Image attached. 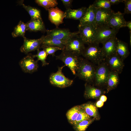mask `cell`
<instances>
[{
	"mask_svg": "<svg viewBox=\"0 0 131 131\" xmlns=\"http://www.w3.org/2000/svg\"><path fill=\"white\" fill-rule=\"evenodd\" d=\"M32 56L28 55L19 62V65L24 72L32 73L36 71L38 69L37 61L35 60Z\"/></svg>",
	"mask_w": 131,
	"mask_h": 131,
	"instance_id": "13",
	"label": "cell"
},
{
	"mask_svg": "<svg viewBox=\"0 0 131 131\" xmlns=\"http://www.w3.org/2000/svg\"><path fill=\"white\" fill-rule=\"evenodd\" d=\"M94 120L90 119L82 121L74 125V128L76 131H85Z\"/></svg>",
	"mask_w": 131,
	"mask_h": 131,
	"instance_id": "29",
	"label": "cell"
},
{
	"mask_svg": "<svg viewBox=\"0 0 131 131\" xmlns=\"http://www.w3.org/2000/svg\"><path fill=\"white\" fill-rule=\"evenodd\" d=\"M111 5L117 4L119 3L123 2V0H109Z\"/></svg>",
	"mask_w": 131,
	"mask_h": 131,
	"instance_id": "36",
	"label": "cell"
},
{
	"mask_svg": "<svg viewBox=\"0 0 131 131\" xmlns=\"http://www.w3.org/2000/svg\"><path fill=\"white\" fill-rule=\"evenodd\" d=\"M110 70L104 60L97 65L93 82L98 86L106 85Z\"/></svg>",
	"mask_w": 131,
	"mask_h": 131,
	"instance_id": "6",
	"label": "cell"
},
{
	"mask_svg": "<svg viewBox=\"0 0 131 131\" xmlns=\"http://www.w3.org/2000/svg\"><path fill=\"white\" fill-rule=\"evenodd\" d=\"M65 65L58 67L57 71L52 73L49 77V82L52 85L61 88H63L70 86L73 81L66 77L62 72Z\"/></svg>",
	"mask_w": 131,
	"mask_h": 131,
	"instance_id": "5",
	"label": "cell"
},
{
	"mask_svg": "<svg viewBox=\"0 0 131 131\" xmlns=\"http://www.w3.org/2000/svg\"><path fill=\"white\" fill-rule=\"evenodd\" d=\"M84 45L78 34L66 41L64 50L71 51L80 56L82 55L85 48Z\"/></svg>",
	"mask_w": 131,
	"mask_h": 131,
	"instance_id": "7",
	"label": "cell"
},
{
	"mask_svg": "<svg viewBox=\"0 0 131 131\" xmlns=\"http://www.w3.org/2000/svg\"><path fill=\"white\" fill-rule=\"evenodd\" d=\"M37 53L35 55L32 56L34 58L37 57V60L41 61L42 63V66H45L49 64V63L46 61V59L48 55L43 50H40L39 49L37 50Z\"/></svg>",
	"mask_w": 131,
	"mask_h": 131,
	"instance_id": "30",
	"label": "cell"
},
{
	"mask_svg": "<svg viewBox=\"0 0 131 131\" xmlns=\"http://www.w3.org/2000/svg\"><path fill=\"white\" fill-rule=\"evenodd\" d=\"M35 1L39 5L43 7L47 10L56 7L58 4L56 0H36Z\"/></svg>",
	"mask_w": 131,
	"mask_h": 131,
	"instance_id": "28",
	"label": "cell"
},
{
	"mask_svg": "<svg viewBox=\"0 0 131 131\" xmlns=\"http://www.w3.org/2000/svg\"><path fill=\"white\" fill-rule=\"evenodd\" d=\"M27 30L26 24L20 21L14 28L12 35L13 37L21 36L24 38L25 37V34Z\"/></svg>",
	"mask_w": 131,
	"mask_h": 131,
	"instance_id": "25",
	"label": "cell"
},
{
	"mask_svg": "<svg viewBox=\"0 0 131 131\" xmlns=\"http://www.w3.org/2000/svg\"><path fill=\"white\" fill-rule=\"evenodd\" d=\"M110 70L119 74L122 72L124 66V61L116 53L105 58L104 60Z\"/></svg>",
	"mask_w": 131,
	"mask_h": 131,
	"instance_id": "10",
	"label": "cell"
},
{
	"mask_svg": "<svg viewBox=\"0 0 131 131\" xmlns=\"http://www.w3.org/2000/svg\"><path fill=\"white\" fill-rule=\"evenodd\" d=\"M45 36L43 35L39 39H29L25 37L24 38L23 44L20 49L21 52L27 54L30 52L39 49Z\"/></svg>",
	"mask_w": 131,
	"mask_h": 131,
	"instance_id": "12",
	"label": "cell"
},
{
	"mask_svg": "<svg viewBox=\"0 0 131 131\" xmlns=\"http://www.w3.org/2000/svg\"><path fill=\"white\" fill-rule=\"evenodd\" d=\"M26 24L27 30L33 32H44L46 30L42 18L31 19Z\"/></svg>",
	"mask_w": 131,
	"mask_h": 131,
	"instance_id": "19",
	"label": "cell"
},
{
	"mask_svg": "<svg viewBox=\"0 0 131 131\" xmlns=\"http://www.w3.org/2000/svg\"><path fill=\"white\" fill-rule=\"evenodd\" d=\"M79 35L85 44L95 42L97 27L95 25H80L78 26Z\"/></svg>",
	"mask_w": 131,
	"mask_h": 131,
	"instance_id": "4",
	"label": "cell"
},
{
	"mask_svg": "<svg viewBox=\"0 0 131 131\" xmlns=\"http://www.w3.org/2000/svg\"><path fill=\"white\" fill-rule=\"evenodd\" d=\"M119 30L113 29L106 26L97 27L95 42L102 43L109 39L116 36Z\"/></svg>",
	"mask_w": 131,
	"mask_h": 131,
	"instance_id": "9",
	"label": "cell"
},
{
	"mask_svg": "<svg viewBox=\"0 0 131 131\" xmlns=\"http://www.w3.org/2000/svg\"><path fill=\"white\" fill-rule=\"evenodd\" d=\"M49 19L50 22L55 25L56 28L63 23V19L65 18V12L57 7L49 8L48 10Z\"/></svg>",
	"mask_w": 131,
	"mask_h": 131,
	"instance_id": "15",
	"label": "cell"
},
{
	"mask_svg": "<svg viewBox=\"0 0 131 131\" xmlns=\"http://www.w3.org/2000/svg\"><path fill=\"white\" fill-rule=\"evenodd\" d=\"M116 41V53L124 61L130 54L128 44L117 38Z\"/></svg>",
	"mask_w": 131,
	"mask_h": 131,
	"instance_id": "20",
	"label": "cell"
},
{
	"mask_svg": "<svg viewBox=\"0 0 131 131\" xmlns=\"http://www.w3.org/2000/svg\"><path fill=\"white\" fill-rule=\"evenodd\" d=\"M107 99L105 95H102L100 96V100L103 102L106 101Z\"/></svg>",
	"mask_w": 131,
	"mask_h": 131,
	"instance_id": "39",
	"label": "cell"
},
{
	"mask_svg": "<svg viewBox=\"0 0 131 131\" xmlns=\"http://www.w3.org/2000/svg\"><path fill=\"white\" fill-rule=\"evenodd\" d=\"M87 8L84 7L76 9L71 8L67 9L65 12V18L80 21L85 15Z\"/></svg>",
	"mask_w": 131,
	"mask_h": 131,
	"instance_id": "18",
	"label": "cell"
},
{
	"mask_svg": "<svg viewBox=\"0 0 131 131\" xmlns=\"http://www.w3.org/2000/svg\"><path fill=\"white\" fill-rule=\"evenodd\" d=\"M42 48L48 55H51L53 57L55 56V53L59 50H61L60 48L56 47L45 46H41Z\"/></svg>",
	"mask_w": 131,
	"mask_h": 131,
	"instance_id": "33",
	"label": "cell"
},
{
	"mask_svg": "<svg viewBox=\"0 0 131 131\" xmlns=\"http://www.w3.org/2000/svg\"><path fill=\"white\" fill-rule=\"evenodd\" d=\"M99 44L95 42L89 45L85 48L82 55L84 58L97 65L104 61L105 58Z\"/></svg>",
	"mask_w": 131,
	"mask_h": 131,
	"instance_id": "2",
	"label": "cell"
},
{
	"mask_svg": "<svg viewBox=\"0 0 131 131\" xmlns=\"http://www.w3.org/2000/svg\"><path fill=\"white\" fill-rule=\"evenodd\" d=\"M116 37L110 38L102 43L101 48L105 58L116 53Z\"/></svg>",
	"mask_w": 131,
	"mask_h": 131,
	"instance_id": "17",
	"label": "cell"
},
{
	"mask_svg": "<svg viewBox=\"0 0 131 131\" xmlns=\"http://www.w3.org/2000/svg\"><path fill=\"white\" fill-rule=\"evenodd\" d=\"M66 41L51 38L45 36L41 47L49 46L58 47L62 51L65 49Z\"/></svg>",
	"mask_w": 131,
	"mask_h": 131,
	"instance_id": "21",
	"label": "cell"
},
{
	"mask_svg": "<svg viewBox=\"0 0 131 131\" xmlns=\"http://www.w3.org/2000/svg\"><path fill=\"white\" fill-rule=\"evenodd\" d=\"M47 37L62 41H66L70 38L79 34L78 31L71 32L67 29L56 28L46 31Z\"/></svg>",
	"mask_w": 131,
	"mask_h": 131,
	"instance_id": "8",
	"label": "cell"
},
{
	"mask_svg": "<svg viewBox=\"0 0 131 131\" xmlns=\"http://www.w3.org/2000/svg\"><path fill=\"white\" fill-rule=\"evenodd\" d=\"M104 104V102L99 100L96 103V106L97 107H100L102 106Z\"/></svg>",
	"mask_w": 131,
	"mask_h": 131,
	"instance_id": "37",
	"label": "cell"
},
{
	"mask_svg": "<svg viewBox=\"0 0 131 131\" xmlns=\"http://www.w3.org/2000/svg\"><path fill=\"white\" fill-rule=\"evenodd\" d=\"M56 59L62 61L65 66L68 67L73 74L76 75L79 63V56L73 52L64 50L59 55L55 56Z\"/></svg>",
	"mask_w": 131,
	"mask_h": 131,
	"instance_id": "3",
	"label": "cell"
},
{
	"mask_svg": "<svg viewBox=\"0 0 131 131\" xmlns=\"http://www.w3.org/2000/svg\"><path fill=\"white\" fill-rule=\"evenodd\" d=\"M90 117L88 115L84 110L81 107L77 117L73 125H75L83 120L90 119Z\"/></svg>",
	"mask_w": 131,
	"mask_h": 131,
	"instance_id": "32",
	"label": "cell"
},
{
	"mask_svg": "<svg viewBox=\"0 0 131 131\" xmlns=\"http://www.w3.org/2000/svg\"><path fill=\"white\" fill-rule=\"evenodd\" d=\"M96 8L95 25L97 27L105 26L114 11L111 9Z\"/></svg>",
	"mask_w": 131,
	"mask_h": 131,
	"instance_id": "11",
	"label": "cell"
},
{
	"mask_svg": "<svg viewBox=\"0 0 131 131\" xmlns=\"http://www.w3.org/2000/svg\"><path fill=\"white\" fill-rule=\"evenodd\" d=\"M61 1L66 9L70 8L73 1L72 0H61Z\"/></svg>",
	"mask_w": 131,
	"mask_h": 131,
	"instance_id": "35",
	"label": "cell"
},
{
	"mask_svg": "<svg viewBox=\"0 0 131 131\" xmlns=\"http://www.w3.org/2000/svg\"><path fill=\"white\" fill-rule=\"evenodd\" d=\"M81 108L89 116L96 118L97 117V109L94 105L90 103H86L80 106Z\"/></svg>",
	"mask_w": 131,
	"mask_h": 131,
	"instance_id": "27",
	"label": "cell"
},
{
	"mask_svg": "<svg viewBox=\"0 0 131 131\" xmlns=\"http://www.w3.org/2000/svg\"><path fill=\"white\" fill-rule=\"evenodd\" d=\"M80 106H74L69 110L66 113V116L69 122L71 124H74L80 111Z\"/></svg>",
	"mask_w": 131,
	"mask_h": 131,
	"instance_id": "26",
	"label": "cell"
},
{
	"mask_svg": "<svg viewBox=\"0 0 131 131\" xmlns=\"http://www.w3.org/2000/svg\"><path fill=\"white\" fill-rule=\"evenodd\" d=\"M124 15L119 11L114 12L105 26L114 29H119L125 27L126 21L124 17Z\"/></svg>",
	"mask_w": 131,
	"mask_h": 131,
	"instance_id": "14",
	"label": "cell"
},
{
	"mask_svg": "<svg viewBox=\"0 0 131 131\" xmlns=\"http://www.w3.org/2000/svg\"><path fill=\"white\" fill-rule=\"evenodd\" d=\"M125 26L127 27L130 31H131V21H126Z\"/></svg>",
	"mask_w": 131,
	"mask_h": 131,
	"instance_id": "38",
	"label": "cell"
},
{
	"mask_svg": "<svg viewBox=\"0 0 131 131\" xmlns=\"http://www.w3.org/2000/svg\"><path fill=\"white\" fill-rule=\"evenodd\" d=\"M125 5L124 9V15L129 14L131 13V0H123V2Z\"/></svg>",
	"mask_w": 131,
	"mask_h": 131,
	"instance_id": "34",
	"label": "cell"
},
{
	"mask_svg": "<svg viewBox=\"0 0 131 131\" xmlns=\"http://www.w3.org/2000/svg\"><path fill=\"white\" fill-rule=\"evenodd\" d=\"M84 58L79 57L76 75L86 83L93 82L97 66Z\"/></svg>",
	"mask_w": 131,
	"mask_h": 131,
	"instance_id": "1",
	"label": "cell"
},
{
	"mask_svg": "<svg viewBox=\"0 0 131 131\" xmlns=\"http://www.w3.org/2000/svg\"><path fill=\"white\" fill-rule=\"evenodd\" d=\"M30 16L31 19L42 18L40 10L38 9L29 6H27L23 3L22 1L19 2Z\"/></svg>",
	"mask_w": 131,
	"mask_h": 131,
	"instance_id": "24",
	"label": "cell"
},
{
	"mask_svg": "<svg viewBox=\"0 0 131 131\" xmlns=\"http://www.w3.org/2000/svg\"><path fill=\"white\" fill-rule=\"evenodd\" d=\"M119 74L117 72L110 70L106 86L108 92L115 88L119 81Z\"/></svg>",
	"mask_w": 131,
	"mask_h": 131,
	"instance_id": "22",
	"label": "cell"
},
{
	"mask_svg": "<svg viewBox=\"0 0 131 131\" xmlns=\"http://www.w3.org/2000/svg\"><path fill=\"white\" fill-rule=\"evenodd\" d=\"M130 34V46H131V31H129Z\"/></svg>",
	"mask_w": 131,
	"mask_h": 131,
	"instance_id": "40",
	"label": "cell"
},
{
	"mask_svg": "<svg viewBox=\"0 0 131 131\" xmlns=\"http://www.w3.org/2000/svg\"><path fill=\"white\" fill-rule=\"evenodd\" d=\"M92 4L96 8L111 9V5L109 0H96Z\"/></svg>",
	"mask_w": 131,
	"mask_h": 131,
	"instance_id": "31",
	"label": "cell"
},
{
	"mask_svg": "<svg viewBox=\"0 0 131 131\" xmlns=\"http://www.w3.org/2000/svg\"><path fill=\"white\" fill-rule=\"evenodd\" d=\"M96 11V8L92 4L90 5L87 8L83 16L79 21L80 23L79 25H95Z\"/></svg>",
	"mask_w": 131,
	"mask_h": 131,
	"instance_id": "16",
	"label": "cell"
},
{
	"mask_svg": "<svg viewBox=\"0 0 131 131\" xmlns=\"http://www.w3.org/2000/svg\"><path fill=\"white\" fill-rule=\"evenodd\" d=\"M104 93V91L99 88L91 86L86 83L84 93L85 97L90 98H97L100 97Z\"/></svg>",
	"mask_w": 131,
	"mask_h": 131,
	"instance_id": "23",
	"label": "cell"
}]
</instances>
